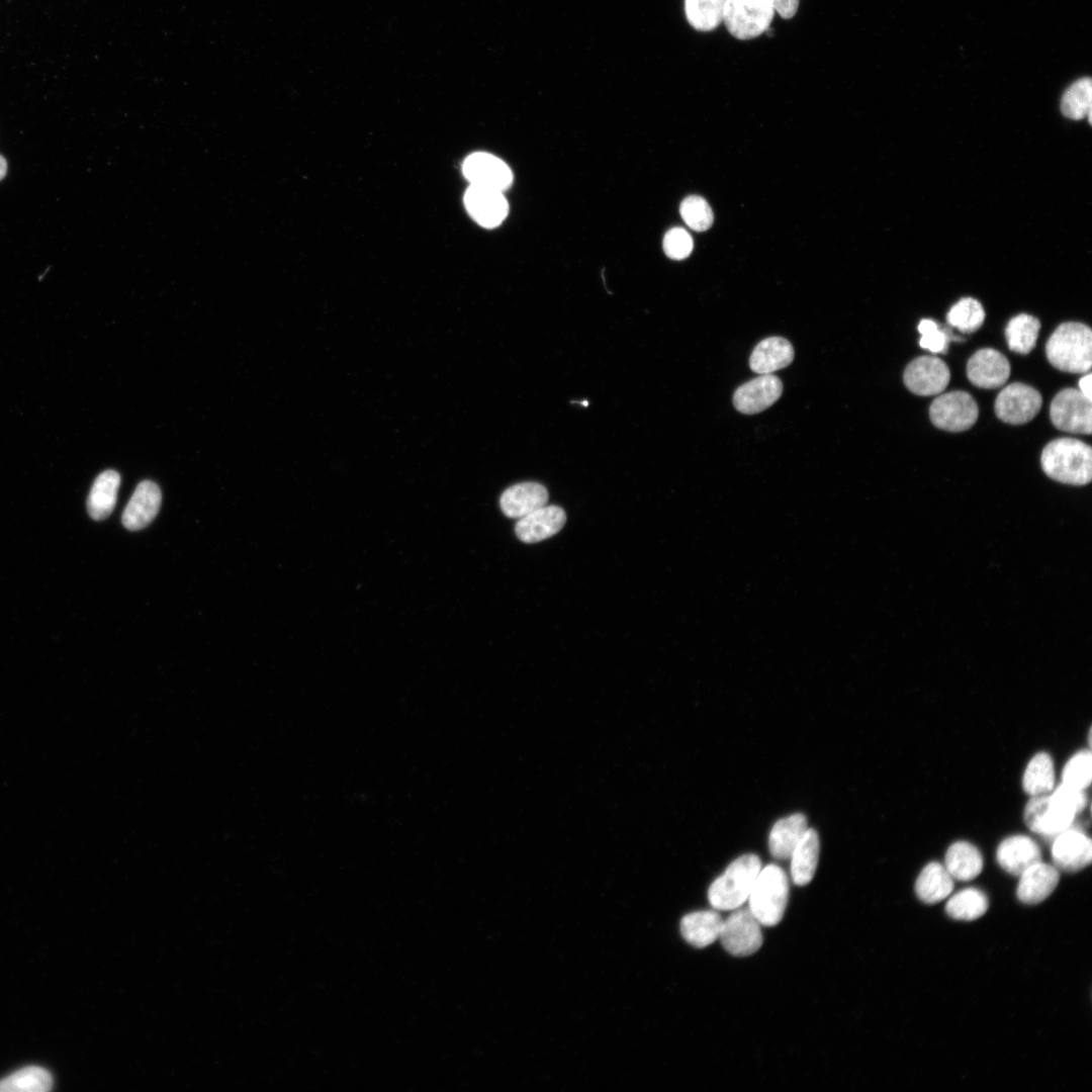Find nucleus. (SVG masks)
I'll use <instances>...</instances> for the list:
<instances>
[{
	"instance_id": "21",
	"label": "nucleus",
	"mask_w": 1092,
	"mask_h": 1092,
	"mask_svg": "<svg viewBox=\"0 0 1092 1092\" xmlns=\"http://www.w3.org/2000/svg\"><path fill=\"white\" fill-rule=\"evenodd\" d=\"M547 502L548 491L544 485L526 481L508 487L500 495L499 505L507 517L519 520L546 506Z\"/></svg>"
},
{
	"instance_id": "43",
	"label": "nucleus",
	"mask_w": 1092,
	"mask_h": 1092,
	"mask_svg": "<svg viewBox=\"0 0 1092 1092\" xmlns=\"http://www.w3.org/2000/svg\"><path fill=\"white\" fill-rule=\"evenodd\" d=\"M6 173L7 162L6 159L2 155H0V181L5 177Z\"/></svg>"
},
{
	"instance_id": "35",
	"label": "nucleus",
	"mask_w": 1092,
	"mask_h": 1092,
	"mask_svg": "<svg viewBox=\"0 0 1092 1092\" xmlns=\"http://www.w3.org/2000/svg\"><path fill=\"white\" fill-rule=\"evenodd\" d=\"M949 325L963 333H973L983 325L985 311L982 304L971 297L960 299L947 312Z\"/></svg>"
},
{
	"instance_id": "28",
	"label": "nucleus",
	"mask_w": 1092,
	"mask_h": 1092,
	"mask_svg": "<svg viewBox=\"0 0 1092 1092\" xmlns=\"http://www.w3.org/2000/svg\"><path fill=\"white\" fill-rule=\"evenodd\" d=\"M952 889L953 879L944 866L936 861L926 864L915 883L916 895L926 904H935L945 899Z\"/></svg>"
},
{
	"instance_id": "14",
	"label": "nucleus",
	"mask_w": 1092,
	"mask_h": 1092,
	"mask_svg": "<svg viewBox=\"0 0 1092 1092\" xmlns=\"http://www.w3.org/2000/svg\"><path fill=\"white\" fill-rule=\"evenodd\" d=\"M464 205L469 215L481 226L493 229L509 213V204L502 191L469 185L464 194Z\"/></svg>"
},
{
	"instance_id": "10",
	"label": "nucleus",
	"mask_w": 1092,
	"mask_h": 1092,
	"mask_svg": "<svg viewBox=\"0 0 1092 1092\" xmlns=\"http://www.w3.org/2000/svg\"><path fill=\"white\" fill-rule=\"evenodd\" d=\"M950 378L947 365L935 356H920L911 361L903 375L906 387L921 396L942 392Z\"/></svg>"
},
{
	"instance_id": "25",
	"label": "nucleus",
	"mask_w": 1092,
	"mask_h": 1092,
	"mask_svg": "<svg viewBox=\"0 0 1092 1092\" xmlns=\"http://www.w3.org/2000/svg\"><path fill=\"white\" fill-rule=\"evenodd\" d=\"M819 847L818 833L808 828L790 856L791 876L796 885L805 886L812 881L817 869Z\"/></svg>"
},
{
	"instance_id": "22",
	"label": "nucleus",
	"mask_w": 1092,
	"mask_h": 1092,
	"mask_svg": "<svg viewBox=\"0 0 1092 1092\" xmlns=\"http://www.w3.org/2000/svg\"><path fill=\"white\" fill-rule=\"evenodd\" d=\"M793 359L794 348L788 340L769 337L755 346L749 358V366L758 374H771L787 367Z\"/></svg>"
},
{
	"instance_id": "39",
	"label": "nucleus",
	"mask_w": 1092,
	"mask_h": 1092,
	"mask_svg": "<svg viewBox=\"0 0 1092 1092\" xmlns=\"http://www.w3.org/2000/svg\"><path fill=\"white\" fill-rule=\"evenodd\" d=\"M1052 792L1053 793L1050 794L1052 801L1075 816L1083 811L1087 805L1088 800L1085 790L1077 789L1062 783V785Z\"/></svg>"
},
{
	"instance_id": "9",
	"label": "nucleus",
	"mask_w": 1092,
	"mask_h": 1092,
	"mask_svg": "<svg viewBox=\"0 0 1092 1092\" xmlns=\"http://www.w3.org/2000/svg\"><path fill=\"white\" fill-rule=\"evenodd\" d=\"M1041 404V395L1035 388L1015 382L1005 386L998 393L994 408L1001 421L1011 425H1022L1037 415Z\"/></svg>"
},
{
	"instance_id": "26",
	"label": "nucleus",
	"mask_w": 1092,
	"mask_h": 1092,
	"mask_svg": "<svg viewBox=\"0 0 1092 1092\" xmlns=\"http://www.w3.org/2000/svg\"><path fill=\"white\" fill-rule=\"evenodd\" d=\"M944 868L953 880L971 881L982 872L983 857L980 850L972 843L958 841L948 847Z\"/></svg>"
},
{
	"instance_id": "34",
	"label": "nucleus",
	"mask_w": 1092,
	"mask_h": 1092,
	"mask_svg": "<svg viewBox=\"0 0 1092 1092\" xmlns=\"http://www.w3.org/2000/svg\"><path fill=\"white\" fill-rule=\"evenodd\" d=\"M1092 81L1085 77L1074 82L1061 100L1062 113L1071 119H1082L1091 114Z\"/></svg>"
},
{
	"instance_id": "38",
	"label": "nucleus",
	"mask_w": 1092,
	"mask_h": 1092,
	"mask_svg": "<svg viewBox=\"0 0 1092 1092\" xmlns=\"http://www.w3.org/2000/svg\"><path fill=\"white\" fill-rule=\"evenodd\" d=\"M921 335L919 345L932 353H945L948 342L953 339L946 330H939L932 320L924 318L918 325Z\"/></svg>"
},
{
	"instance_id": "2",
	"label": "nucleus",
	"mask_w": 1092,
	"mask_h": 1092,
	"mask_svg": "<svg viewBox=\"0 0 1092 1092\" xmlns=\"http://www.w3.org/2000/svg\"><path fill=\"white\" fill-rule=\"evenodd\" d=\"M1049 362L1070 373L1088 372L1092 364V331L1082 323L1061 324L1045 345Z\"/></svg>"
},
{
	"instance_id": "41",
	"label": "nucleus",
	"mask_w": 1092,
	"mask_h": 1092,
	"mask_svg": "<svg viewBox=\"0 0 1092 1092\" xmlns=\"http://www.w3.org/2000/svg\"><path fill=\"white\" fill-rule=\"evenodd\" d=\"M775 11L782 18L790 19L795 16L800 0H771Z\"/></svg>"
},
{
	"instance_id": "16",
	"label": "nucleus",
	"mask_w": 1092,
	"mask_h": 1092,
	"mask_svg": "<svg viewBox=\"0 0 1092 1092\" xmlns=\"http://www.w3.org/2000/svg\"><path fill=\"white\" fill-rule=\"evenodd\" d=\"M1010 375L1008 359L999 351L984 348L974 353L967 363V376L975 386L987 389L1002 386Z\"/></svg>"
},
{
	"instance_id": "23",
	"label": "nucleus",
	"mask_w": 1092,
	"mask_h": 1092,
	"mask_svg": "<svg viewBox=\"0 0 1092 1092\" xmlns=\"http://www.w3.org/2000/svg\"><path fill=\"white\" fill-rule=\"evenodd\" d=\"M723 919L715 910L687 914L680 921V933L693 946L706 947L719 938Z\"/></svg>"
},
{
	"instance_id": "3",
	"label": "nucleus",
	"mask_w": 1092,
	"mask_h": 1092,
	"mask_svg": "<svg viewBox=\"0 0 1092 1092\" xmlns=\"http://www.w3.org/2000/svg\"><path fill=\"white\" fill-rule=\"evenodd\" d=\"M760 870L761 861L756 854L747 853L733 860L709 887L711 906L722 911L739 908L747 901Z\"/></svg>"
},
{
	"instance_id": "31",
	"label": "nucleus",
	"mask_w": 1092,
	"mask_h": 1092,
	"mask_svg": "<svg viewBox=\"0 0 1092 1092\" xmlns=\"http://www.w3.org/2000/svg\"><path fill=\"white\" fill-rule=\"evenodd\" d=\"M52 1086L51 1074L36 1066L22 1068L0 1080V1092H46Z\"/></svg>"
},
{
	"instance_id": "19",
	"label": "nucleus",
	"mask_w": 1092,
	"mask_h": 1092,
	"mask_svg": "<svg viewBox=\"0 0 1092 1092\" xmlns=\"http://www.w3.org/2000/svg\"><path fill=\"white\" fill-rule=\"evenodd\" d=\"M996 859L1008 874L1019 877L1025 870L1041 860L1036 842L1026 835H1012L997 847Z\"/></svg>"
},
{
	"instance_id": "37",
	"label": "nucleus",
	"mask_w": 1092,
	"mask_h": 1092,
	"mask_svg": "<svg viewBox=\"0 0 1092 1092\" xmlns=\"http://www.w3.org/2000/svg\"><path fill=\"white\" fill-rule=\"evenodd\" d=\"M680 215L688 226L697 232L707 231L713 223V211L701 196L690 195L679 206Z\"/></svg>"
},
{
	"instance_id": "36",
	"label": "nucleus",
	"mask_w": 1092,
	"mask_h": 1092,
	"mask_svg": "<svg viewBox=\"0 0 1092 1092\" xmlns=\"http://www.w3.org/2000/svg\"><path fill=\"white\" fill-rule=\"evenodd\" d=\"M1063 783L1085 790L1092 780V755L1090 750L1075 753L1065 764L1062 772Z\"/></svg>"
},
{
	"instance_id": "32",
	"label": "nucleus",
	"mask_w": 1092,
	"mask_h": 1092,
	"mask_svg": "<svg viewBox=\"0 0 1092 1092\" xmlns=\"http://www.w3.org/2000/svg\"><path fill=\"white\" fill-rule=\"evenodd\" d=\"M988 906V898L982 891L968 888L949 898L945 911L953 919L972 921L983 916Z\"/></svg>"
},
{
	"instance_id": "33",
	"label": "nucleus",
	"mask_w": 1092,
	"mask_h": 1092,
	"mask_svg": "<svg viewBox=\"0 0 1092 1092\" xmlns=\"http://www.w3.org/2000/svg\"><path fill=\"white\" fill-rule=\"evenodd\" d=\"M727 0H685L689 23L697 30L710 31L723 22Z\"/></svg>"
},
{
	"instance_id": "4",
	"label": "nucleus",
	"mask_w": 1092,
	"mask_h": 1092,
	"mask_svg": "<svg viewBox=\"0 0 1092 1092\" xmlns=\"http://www.w3.org/2000/svg\"><path fill=\"white\" fill-rule=\"evenodd\" d=\"M789 898V883L786 873L776 864H768L759 871L750 894L748 909L760 925L775 926L783 918Z\"/></svg>"
},
{
	"instance_id": "29",
	"label": "nucleus",
	"mask_w": 1092,
	"mask_h": 1092,
	"mask_svg": "<svg viewBox=\"0 0 1092 1092\" xmlns=\"http://www.w3.org/2000/svg\"><path fill=\"white\" fill-rule=\"evenodd\" d=\"M1055 766L1046 752L1035 754L1026 765L1022 787L1031 797L1049 795L1054 790Z\"/></svg>"
},
{
	"instance_id": "5",
	"label": "nucleus",
	"mask_w": 1092,
	"mask_h": 1092,
	"mask_svg": "<svg viewBox=\"0 0 1092 1092\" xmlns=\"http://www.w3.org/2000/svg\"><path fill=\"white\" fill-rule=\"evenodd\" d=\"M774 14L771 0H727L723 22L734 37L750 39L769 28Z\"/></svg>"
},
{
	"instance_id": "13",
	"label": "nucleus",
	"mask_w": 1092,
	"mask_h": 1092,
	"mask_svg": "<svg viewBox=\"0 0 1092 1092\" xmlns=\"http://www.w3.org/2000/svg\"><path fill=\"white\" fill-rule=\"evenodd\" d=\"M1051 852L1057 869L1078 872L1091 863V839L1084 832L1069 827L1055 836Z\"/></svg>"
},
{
	"instance_id": "30",
	"label": "nucleus",
	"mask_w": 1092,
	"mask_h": 1092,
	"mask_svg": "<svg viewBox=\"0 0 1092 1092\" xmlns=\"http://www.w3.org/2000/svg\"><path fill=\"white\" fill-rule=\"evenodd\" d=\"M1040 329L1039 321L1027 313L1012 317L1006 328L1005 337L1011 351L1028 354L1035 346Z\"/></svg>"
},
{
	"instance_id": "42",
	"label": "nucleus",
	"mask_w": 1092,
	"mask_h": 1092,
	"mask_svg": "<svg viewBox=\"0 0 1092 1092\" xmlns=\"http://www.w3.org/2000/svg\"><path fill=\"white\" fill-rule=\"evenodd\" d=\"M1091 378H1092L1091 373H1087L1086 375L1081 377L1080 380H1079L1080 391L1090 399H1091V396H1092V393H1091Z\"/></svg>"
},
{
	"instance_id": "15",
	"label": "nucleus",
	"mask_w": 1092,
	"mask_h": 1092,
	"mask_svg": "<svg viewBox=\"0 0 1092 1092\" xmlns=\"http://www.w3.org/2000/svg\"><path fill=\"white\" fill-rule=\"evenodd\" d=\"M782 391L783 383L778 376L760 374L735 390L733 404L742 414H757L775 403Z\"/></svg>"
},
{
	"instance_id": "6",
	"label": "nucleus",
	"mask_w": 1092,
	"mask_h": 1092,
	"mask_svg": "<svg viewBox=\"0 0 1092 1092\" xmlns=\"http://www.w3.org/2000/svg\"><path fill=\"white\" fill-rule=\"evenodd\" d=\"M979 408L973 396L962 390L938 395L929 407L932 424L944 431L963 432L977 421Z\"/></svg>"
},
{
	"instance_id": "40",
	"label": "nucleus",
	"mask_w": 1092,
	"mask_h": 1092,
	"mask_svg": "<svg viewBox=\"0 0 1092 1092\" xmlns=\"http://www.w3.org/2000/svg\"><path fill=\"white\" fill-rule=\"evenodd\" d=\"M663 251L667 257L681 260L690 256L693 251V239L682 228H672L663 238Z\"/></svg>"
},
{
	"instance_id": "12",
	"label": "nucleus",
	"mask_w": 1092,
	"mask_h": 1092,
	"mask_svg": "<svg viewBox=\"0 0 1092 1092\" xmlns=\"http://www.w3.org/2000/svg\"><path fill=\"white\" fill-rule=\"evenodd\" d=\"M1023 817L1031 831L1052 837L1071 827L1075 815L1054 803L1049 794L1031 797L1025 806Z\"/></svg>"
},
{
	"instance_id": "8",
	"label": "nucleus",
	"mask_w": 1092,
	"mask_h": 1092,
	"mask_svg": "<svg viewBox=\"0 0 1092 1092\" xmlns=\"http://www.w3.org/2000/svg\"><path fill=\"white\" fill-rule=\"evenodd\" d=\"M719 938L724 948L732 956H750L762 944L760 923L748 908H737L723 920Z\"/></svg>"
},
{
	"instance_id": "24",
	"label": "nucleus",
	"mask_w": 1092,
	"mask_h": 1092,
	"mask_svg": "<svg viewBox=\"0 0 1092 1092\" xmlns=\"http://www.w3.org/2000/svg\"><path fill=\"white\" fill-rule=\"evenodd\" d=\"M808 829L807 819L801 813L780 819L772 826L768 845L770 853L780 859L790 858L794 848Z\"/></svg>"
},
{
	"instance_id": "17",
	"label": "nucleus",
	"mask_w": 1092,
	"mask_h": 1092,
	"mask_svg": "<svg viewBox=\"0 0 1092 1092\" xmlns=\"http://www.w3.org/2000/svg\"><path fill=\"white\" fill-rule=\"evenodd\" d=\"M162 500L159 486L151 481L144 480L135 487L127 503L121 520L123 526L136 531L148 526L157 516Z\"/></svg>"
},
{
	"instance_id": "18",
	"label": "nucleus",
	"mask_w": 1092,
	"mask_h": 1092,
	"mask_svg": "<svg viewBox=\"0 0 1092 1092\" xmlns=\"http://www.w3.org/2000/svg\"><path fill=\"white\" fill-rule=\"evenodd\" d=\"M566 522L565 512L557 506H544L519 519L515 532L526 543L545 540L558 533Z\"/></svg>"
},
{
	"instance_id": "27",
	"label": "nucleus",
	"mask_w": 1092,
	"mask_h": 1092,
	"mask_svg": "<svg viewBox=\"0 0 1092 1092\" xmlns=\"http://www.w3.org/2000/svg\"><path fill=\"white\" fill-rule=\"evenodd\" d=\"M120 475L112 469L101 472L94 480L87 499V510L94 520L107 518L117 498Z\"/></svg>"
},
{
	"instance_id": "1",
	"label": "nucleus",
	"mask_w": 1092,
	"mask_h": 1092,
	"mask_svg": "<svg viewBox=\"0 0 1092 1092\" xmlns=\"http://www.w3.org/2000/svg\"><path fill=\"white\" fill-rule=\"evenodd\" d=\"M1040 463L1052 479L1071 485H1085L1092 478V449L1074 438H1060L1042 450Z\"/></svg>"
},
{
	"instance_id": "7",
	"label": "nucleus",
	"mask_w": 1092,
	"mask_h": 1092,
	"mask_svg": "<svg viewBox=\"0 0 1092 1092\" xmlns=\"http://www.w3.org/2000/svg\"><path fill=\"white\" fill-rule=\"evenodd\" d=\"M1053 425L1073 434L1090 435L1092 431V402L1080 390L1065 388L1053 398L1050 406Z\"/></svg>"
},
{
	"instance_id": "20",
	"label": "nucleus",
	"mask_w": 1092,
	"mask_h": 1092,
	"mask_svg": "<svg viewBox=\"0 0 1092 1092\" xmlns=\"http://www.w3.org/2000/svg\"><path fill=\"white\" fill-rule=\"evenodd\" d=\"M1059 880L1058 869L1040 860L1019 876L1017 898L1024 904H1038L1055 891Z\"/></svg>"
},
{
	"instance_id": "11",
	"label": "nucleus",
	"mask_w": 1092,
	"mask_h": 1092,
	"mask_svg": "<svg viewBox=\"0 0 1092 1092\" xmlns=\"http://www.w3.org/2000/svg\"><path fill=\"white\" fill-rule=\"evenodd\" d=\"M462 172L470 185L504 192L513 183L511 168L499 158L485 152L469 155L463 162Z\"/></svg>"
}]
</instances>
